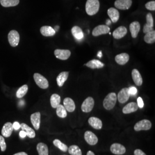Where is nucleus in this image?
<instances>
[{
	"label": "nucleus",
	"instance_id": "nucleus-45",
	"mask_svg": "<svg viewBox=\"0 0 155 155\" xmlns=\"http://www.w3.org/2000/svg\"><path fill=\"white\" fill-rule=\"evenodd\" d=\"M97 56H98L100 58H102V51H100L98 52V54H97Z\"/></svg>",
	"mask_w": 155,
	"mask_h": 155
},
{
	"label": "nucleus",
	"instance_id": "nucleus-35",
	"mask_svg": "<svg viewBox=\"0 0 155 155\" xmlns=\"http://www.w3.org/2000/svg\"><path fill=\"white\" fill-rule=\"evenodd\" d=\"M68 153L71 155H82V151L79 147L75 145H73L68 148Z\"/></svg>",
	"mask_w": 155,
	"mask_h": 155
},
{
	"label": "nucleus",
	"instance_id": "nucleus-40",
	"mask_svg": "<svg viewBox=\"0 0 155 155\" xmlns=\"http://www.w3.org/2000/svg\"><path fill=\"white\" fill-rule=\"evenodd\" d=\"M137 105L138 107L140 108H143L144 107V102H143V100L141 98V97H139L137 98Z\"/></svg>",
	"mask_w": 155,
	"mask_h": 155
},
{
	"label": "nucleus",
	"instance_id": "nucleus-26",
	"mask_svg": "<svg viewBox=\"0 0 155 155\" xmlns=\"http://www.w3.org/2000/svg\"><path fill=\"white\" fill-rule=\"evenodd\" d=\"M20 128H21L22 130L24 131L26 134H27V136H28V137L31 138V139H33L35 136V132L34 131L32 128L29 127L27 124L22 123L21 124H20Z\"/></svg>",
	"mask_w": 155,
	"mask_h": 155
},
{
	"label": "nucleus",
	"instance_id": "nucleus-5",
	"mask_svg": "<svg viewBox=\"0 0 155 155\" xmlns=\"http://www.w3.org/2000/svg\"><path fill=\"white\" fill-rule=\"evenodd\" d=\"M8 41L12 47L17 46L20 41V35L18 32L15 30H12L8 34Z\"/></svg>",
	"mask_w": 155,
	"mask_h": 155
},
{
	"label": "nucleus",
	"instance_id": "nucleus-3",
	"mask_svg": "<svg viewBox=\"0 0 155 155\" xmlns=\"http://www.w3.org/2000/svg\"><path fill=\"white\" fill-rule=\"evenodd\" d=\"M33 78L36 84L41 89H46L48 87V81L45 77H43L41 74L39 73H35L33 75Z\"/></svg>",
	"mask_w": 155,
	"mask_h": 155
},
{
	"label": "nucleus",
	"instance_id": "nucleus-34",
	"mask_svg": "<svg viewBox=\"0 0 155 155\" xmlns=\"http://www.w3.org/2000/svg\"><path fill=\"white\" fill-rule=\"evenodd\" d=\"M28 90V85L24 84L20 87L16 92V97L18 98H21L27 93Z\"/></svg>",
	"mask_w": 155,
	"mask_h": 155
},
{
	"label": "nucleus",
	"instance_id": "nucleus-8",
	"mask_svg": "<svg viewBox=\"0 0 155 155\" xmlns=\"http://www.w3.org/2000/svg\"><path fill=\"white\" fill-rule=\"evenodd\" d=\"M132 4V0H116L114 2V6L117 9L121 10H127L130 8Z\"/></svg>",
	"mask_w": 155,
	"mask_h": 155
},
{
	"label": "nucleus",
	"instance_id": "nucleus-46",
	"mask_svg": "<svg viewBox=\"0 0 155 155\" xmlns=\"http://www.w3.org/2000/svg\"><path fill=\"white\" fill-rule=\"evenodd\" d=\"M87 155H95V154H94V152H93L92 151L89 150L87 153Z\"/></svg>",
	"mask_w": 155,
	"mask_h": 155
},
{
	"label": "nucleus",
	"instance_id": "nucleus-32",
	"mask_svg": "<svg viewBox=\"0 0 155 155\" xmlns=\"http://www.w3.org/2000/svg\"><path fill=\"white\" fill-rule=\"evenodd\" d=\"M144 41L148 44H153L155 42V31L153 30L151 32L145 33Z\"/></svg>",
	"mask_w": 155,
	"mask_h": 155
},
{
	"label": "nucleus",
	"instance_id": "nucleus-2",
	"mask_svg": "<svg viewBox=\"0 0 155 155\" xmlns=\"http://www.w3.org/2000/svg\"><path fill=\"white\" fill-rule=\"evenodd\" d=\"M117 100L116 94L110 93L106 95L103 102V105L106 110H110L114 108L116 105Z\"/></svg>",
	"mask_w": 155,
	"mask_h": 155
},
{
	"label": "nucleus",
	"instance_id": "nucleus-30",
	"mask_svg": "<svg viewBox=\"0 0 155 155\" xmlns=\"http://www.w3.org/2000/svg\"><path fill=\"white\" fill-rule=\"evenodd\" d=\"M61 101V98L60 95H59L58 94H52L51 95V99H50V102H51V106L53 108H56L58 106L60 105Z\"/></svg>",
	"mask_w": 155,
	"mask_h": 155
},
{
	"label": "nucleus",
	"instance_id": "nucleus-12",
	"mask_svg": "<svg viewBox=\"0 0 155 155\" xmlns=\"http://www.w3.org/2000/svg\"><path fill=\"white\" fill-rule=\"evenodd\" d=\"M110 151L113 154L122 155L126 152V148L121 144L114 143L111 145Z\"/></svg>",
	"mask_w": 155,
	"mask_h": 155
},
{
	"label": "nucleus",
	"instance_id": "nucleus-11",
	"mask_svg": "<svg viewBox=\"0 0 155 155\" xmlns=\"http://www.w3.org/2000/svg\"><path fill=\"white\" fill-rule=\"evenodd\" d=\"M84 137L86 141L90 145H95L98 141L97 136L91 131H86L84 133Z\"/></svg>",
	"mask_w": 155,
	"mask_h": 155
},
{
	"label": "nucleus",
	"instance_id": "nucleus-43",
	"mask_svg": "<svg viewBox=\"0 0 155 155\" xmlns=\"http://www.w3.org/2000/svg\"><path fill=\"white\" fill-rule=\"evenodd\" d=\"M19 135H20V137L21 138H22V139L25 138V137L27 136V134H26V133H25L24 131H23V130H21V131L20 132Z\"/></svg>",
	"mask_w": 155,
	"mask_h": 155
},
{
	"label": "nucleus",
	"instance_id": "nucleus-14",
	"mask_svg": "<svg viewBox=\"0 0 155 155\" xmlns=\"http://www.w3.org/2000/svg\"><path fill=\"white\" fill-rule=\"evenodd\" d=\"M127 33V29L124 26H121L117 28L113 32V36L116 39H120L124 38Z\"/></svg>",
	"mask_w": 155,
	"mask_h": 155
},
{
	"label": "nucleus",
	"instance_id": "nucleus-31",
	"mask_svg": "<svg viewBox=\"0 0 155 155\" xmlns=\"http://www.w3.org/2000/svg\"><path fill=\"white\" fill-rule=\"evenodd\" d=\"M20 2L19 0H0L1 5L5 8L17 5Z\"/></svg>",
	"mask_w": 155,
	"mask_h": 155
},
{
	"label": "nucleus",
	"instance_id": "nucleus-21",
	"mask_svg": "<svg viewBox=\"0 0 155 155\" xmlns=\"http://www.w3.org/2000/svg\"><path fill=\"white\" fill-rule=\"evenodd\" d=\"M71 33L74 38L77 40H82L84 38V34L82 29L78 26H74L71 29Z\"/></svg>",
	"mask_w": 155,
	"mask_h": 155
},
{
	"label": "nucleus",
	"instance_id": "nucleus-16",
	"mask_svg": "<svg viewBox=\"0 0 155 155\" xmlns=\"http://www.w3.org/2000/svg\"><path fill=\"white\" fill-rule=\"evenodd\" d=\"M13 124L11 122H6L3 126L1 130V133L2 136L5 137H9L11 136L13 130Z\"/></svg>",
	"mask_w": 155,
	"mask_h": 155
},
{
	"label": "nucleus",
	"instance_id": "nucleus-9",
	"mask_svg": "<svg viewBox=\"0 0 155 155\" xmlns=\"http://www.w3.org/2000/svg\"><path fill=\"white\" fill-rule=\"evenodd\" d=\"M110 28L106 25H100L94 28L92 34L94 36H98L102 35H105L109 33Z\"/></svg>",
	"mask_w": 155,
	"mask_h": 155
},
{
	"label": "nucleus",
	"instance_id": "nucleus-6",
	"mask_svg": "<svg viewBox=\"0 0 155 155\" xmlns=\"http://www.w3.org/2000/svg\"><path fill=\"white\" fill-rule=\"evenodd\" d=\"M94 106V99L92 97H89L83 101L81 106V109L84 113H89L93 110Z\"/></svg>",
	"mask_w": 155,
	"mask_h": 155
},
{
	"label": "nucleus",
	"instance_id": "nucleus-19",
	"mask_svg": "<svg viewBox=\"0 0 155 155\" xmlns=\"http://www.w3.org/2000/svg\"><path fill=\"white\" fill-rule=\"evenodd\" d=\"M88 122L90 126L95 129L99 130L102 127V122L98 118L91 117L89 118Z\"/></svg>",
	"mask_w": 155,
	"mask_h": 155
},
{
	"label": "nucleus",
	"instance_id": "nucleus-1",
	"mask_svg": "<svg viewBox=\"0 0 155 155\" xmlns=\"http://www.w3.org/2000/svg\"><path fill=\"white\" fill-rule=\"evenodd\" d=\"M100 9V2L98 0H87L86 4V11L89 16L97 14Z\"/></svg>",
	"mask_w": 155,
	"mask_h": 155
},
{
	"label": "nucleus",
	"instance_id": "nucleus-29",
	"mask_svg": "<svg viewBox=\"0 0 155 155\" xmlns=\"http://www.w3.org/2000/svg\"><path fill=\"white\" fill-rule=\"evenodd\" d=\"M36 149L39 155H48V148L45 143H40L37 145Z\"/></svg>",
	"mask_w": 155,
	"mask_h": 155
},
{
	"label": "nucleus",
	"instance_id": "nucleus-15",
	"mask_svg": "<svg viewBox=\"0 0 155 155\" xmlns=\"http://www.w3.org/2000/svg\"><path fill=\"white\" fill-rule=\"evenodd\" d=\"M31 121L36 130H39L41 122V114L39 112H36L31 116Z\"/></svg>",
	"mask_w": 155,
	"mask_h": 155
},
{
	"label": "nucleus",
	"instance_id": "nucleus-39",
	"mask_svg": "<svg viewBox=\"0 0 155 155\" xmlns=\"http://www.w3.org/2000/svg\"><path fill=\"white\" fill-rule=\"evenodd\" d=\"M128 89H129V93L130 95H135L136 94H137V90L135 87L132 86Z\"/></svg>",
	"mask_w": 155,
	"mask_h": 155
},
{
	"label": "nucleus",
	"instance_id": "nucleus-18",
	"mask_svg": "<svg viewBox=\"0 0 155 155\" xmlns=\"http://www.w3.org/2000/svg\"><path fill=\"white\" fill-rule=\"evenodd\" d=\"M138 109L139 107L136 103L130 102L124 107L122 109V112L124 114H130L131 113L136 111L138 110Z\"/></svg>",
	"mask_w": 155,
	"mask_h": 155
},
{
	"label": "nucleus",
	"instance_id": "nucleus-36",
	"mask_svg": "<svg viewBox=\"0 0 155 155\" xmlns=\"http://www.w3.org/2000/svg\"><path fill=\"white\" fill-rule=\"evenodd\" d=\"M53 144L55 147L58 148L59 150H61L63 152H67L68 150V147L66 145L63 143L61 142V141H60L58 139L54 140L53 141Z\"/></svg>",
	"mask_w": 155,
	"mask_h": 155
},
{
	"label": "nucleus",
	"instance_id": "nucleus-7",
	"mask_svg": "<svg viewBox=\"0 0 155 155\" xmlns=\"http://www.w3.org/2000/svg\"><path fill=\"white\" fill-rule=\"evenodd\" d=\"M146 20L147 23L145 24L143 28V32L144 33H148L153 31V18L150 13L147 15Z\"/></svg>",
	"mask_w": 155,
	"mask_h": 155
},
{
	"label": "nucleus",
	"instance_id": "nucleus-17",
	"mask_svg": "<svg viewBox=\"0 0 155 155\" xmlns=\"http://www.w3.org/2000/svg\"><path fill=\"white\" fill-rule=\"evenodd\" d=\"M130 31L133 38H136L140 30V24L138 21L132 22L129 26Z\"/></svg>",
	"mask_w": 155,
	"mask_h": 155
},
{
	"label": "nucleus",
	"instance_id": "nucleus-41",
	"mask_svg": "<svg viewBox=\"0 0 155 155\" xmlns=\"http://www.w3.org/2000/svg\"><path fill=\"white\" fill-rule=\"evenodd\" d=\"M134 155H146V154L144 153L143 150H136L134 152Z\"/></svg>",
	"mask_w": 155,
	"mask_h": 155
},
{
	"label": "nucleus",
	"instance_id": "nucleus-33",
	"mask_svg": "<svg viewBox=\"0 0 155 155\" xmlns=\"http://www.w3.org/2000/svg\"><path fill=\"white\" fill-rule=\"evenodd\" d=\"M56 114L57 116L62 118H66L67 116L66 109L64 106L62 105H59L56 107Z\"/></svg>",
	"mask_w": 155,
	"mask_h": 155
},
{
	"label": "nucleus",
	"instance_id": "nucleus-10",
	"mask_svg": "<svg viewBox=\"0 0 155 155\" xmlns=\"http://www.w3.org/2000/svg\"><path fill=\"white\" fill-rule=\"evenodd\" d=\"M54 54L56 58L63 61H65L68 59L71 56V52L70 50L57 49L55 51Z\"/></svg>",
	"mask_w": 155,
	"mask_h": 155
},
{
	"label": "nucleus",
	"instance_id": "nucleus-27",
	"mask_svg": "<svg viewBox=\"0 0 155 155\" xmlns=\"http://www.w3.org/2000/svg\"><path fill=\"white\" fill-rule=\"evenodd\" d=\"M69 72L67 71L61 72L59 74L58 77L56 78V82L58 83V85L59 87H62L64 84V82H66L68 77Z\"/></svg>",
	"mask_w": 155,
	"mask_h": 155
},
{
	"label": "nucleus",
	"instance_id": "nucleus-48",
	"mask_svg": "<svg viewBox=\"0 0 155 155\" xmlns=\"http://www.w3.org/2000/svg\"><path fill=\"white\" fill-rule=\"evenodd\" d=\"M59 28V26H56V27H55V29H54V30H55V31H58V28Z\"/></svg>",
	"mask_w": 155,
	"mask_h": 155
},
{
	"label": "nucleus",
	"instance_id": "nucleus-23",
	"mask_svg": "<svg viewBox=\"0 0 155 155\" xmlns=\"http://www.w3.org/2000/svg\"><path fill=\"white\" fill-rule=\"evenodd\" d=\"M132 76L133 78V81L136 85L140 86L143 84V78L139 72V71L137 69H133L132 72Z\"/></svg>",
	"mask_w": 155,
	"mask_h": 155
},
{
	"label": "nucleus",
	"instance_id": "nucleus-44",
	"mask_svg": "<svg viewBox=\"0 0 155 155\" xmlns=\"http://www.w3.org/2000/svg\"><path fill=\"white\" fill-rule=\"evenodd\" d=\"M13 155H28L27 153H26L25 152H18V153H17L16 154Z\"/></svg>",
	"mask_w": 155,
	"mask_h": 155
},
{
	"label": "nucleus",
	"instance_id": "nucleus-47",
	"mask_svg": "<svg viewBox=\"0 0 155 155\" xmlns=\"http://www.w3.org/2000/svg\"><path fill=\"white\" fill-rule=\"evenodd\" d=\"M106 25H110L111 23V21L110 20H106Z\"/></svg>",
	"mask_w": 155,
	"mask_h": 155
},
{
	"label": "nucleus",
	"instance_id": "nucleus-38",
	"mask_svg": "<svg viewBox=\"0 0 155 155\" xmlns=\"http://www.w3.org/2000/svg\"><path fill=\"white\" fill-rule=\"evenodd\" d=\"M0 147L1 151L2 152H4L6 149V144L5 139L2 136H0Z\"/></svg>",
	"mask_w": 155,
	"mask_h": 155
},
{
	"label": "nucleus",
	"instance_id": "nucleus-24",
	"mask_svg": "<svg viewBox=\"0 0 155 155\" xmlns=\"http://www.w3.org/2000/svg\"><path fill=\"white\" fill-rule=\"evenodd\" d=\"M63 104L66 110L69 112H73L75 109V102L70 98H66L63 101Z\"/></svg>",
	"mask_w": 155,
	"mask_h": 155
},
{
	"label": "nucleus",
	"instance_id": "nucleus-20",
	"mask_svg": "<svg viewBox=\"0 0 155 155\" xmlns=\"http://www.w3.org/2000/svg\"><path fill=\"white\" fill-rule=\"evenodd\" d=\"M108 16L110 18L111 21L114 23L117 22L120 18V13L114 8H110L107 11Z\"/></svg>",
	"mask_w": 155,
	"mask_h": 155
},
{
	"label": "nucleus",
	"instance_id": "nucleus-25",
	"mask_svg": "<svg viewBox=\"0 0 155 155\" xmlns=\"http://www.w3.org/2000/svg\"><path fill=\"white\" fill-rule=\"evenodd\" d=\"M40 32L44 36H53L55 35L56 31L54 29L50 26H43L40 28Z\"/></svg>",
	"mask_w": 155,
	"mask_h": 155
},
{
	"label": "nucleus",
	"instance_id": "nucleus-37",
	"mask_svg": "<svg viewBox=\"0 0 155 155\" xmlns=\"http://www.w3.org/2000/svg\"><path fill=\"white\" fill-rule=\"evenodd\" d=\"M145 8L150 11H155V1H152L147 2L145 4Z\"/></svg>",
	"mask_w": 155,
	"mask_h": 155
},
{
	"label": "nucleus",
	"instance_id": "nucleus-28",
	"mask_svg": "<svg viewBox=\"0 0 155 155\" xmlns=\"http://www.w3.org/2000/svg\"><path fill=\"white\" fill-rule=\"evenodd\" d=\"M84 65L90 68H92V69L101 68L104 66V64L102 62H101L98 60H97V59H93V60L88 61Z\"/></svg>",
	"mask_w": 155,
	"mask_h": 155
},
{
	"label": "nucleus",
	"instance_id": "nucleus-42",
	"mask_svg": "<svg viewBox=\"0 0 155 155\" xmlns=\"http://www.w3.org/2000/svg\"><path fill=\"white\" fill-rule=\"evenodd\" d=\"M13 127L15 130H18L20 128V124L18 122H15L13 124Z\"/></svg>",
	"mask_w": 155,
	"mask_h": 155
},
{
	"label": "nucleus",
	"instance_id": "nucleus-4",
	"mask_svg": "<svg viewBox=\"0 0 155 155\" xmlns=\"http://www.w3.org/2000/svg\"><path fill=\"white\" fill-rule=\"evenodd\" d=\"M152 127V123L148 120H143L137 122L134 127V130L139 132L140 130H148Z\"/></svg>",
	"mask_w": 155,
	"mask_h": 155
},
{
	"label": "nucleus",
	"instance_id": "nucleus-13",
	"mask_svg": "<svg viewBox=\"0 0 155 155\" xmlns=\"http://www.w3.org/2000/svg\"><path fill=\"white\" fill-rule=\"evenodd\" d=\"M117 97V99L118 100V101L121 104H124L126 102H127L130 97V94L129 93V89L128 88L122 89L118 93Z\"/></svg>",
	"mask_w": 155,
	"mask_h": 155
},
{
	"label": "nucleus",
	"instance_id": "nucleus-22",
	"mask_svg": "<svg viewBox=\"0 0 155 155\" xmlns=\"http://www.w3.org/2000/svg\"><path fill=\"white\" fill-rule=\"evenodd\" d=\"M129 60V55L127 53L118 54L115 57V61L118 64L124 65L127 63Z\"/></svg>",
	"mask_w": 155,
	"mask_h": 155
}]
</instances>
